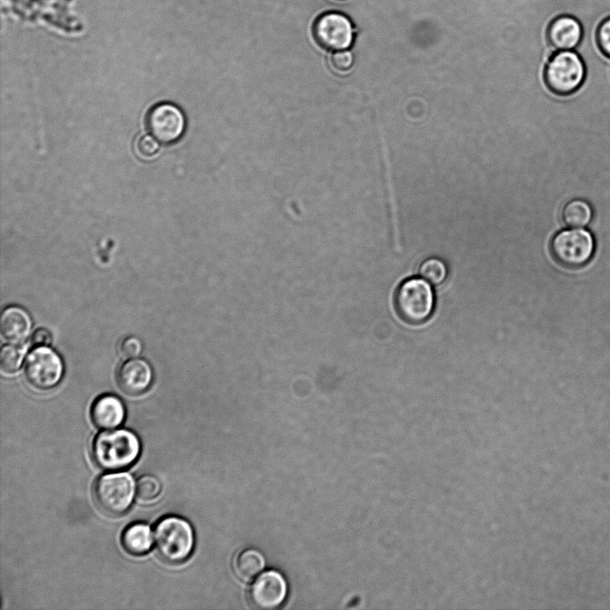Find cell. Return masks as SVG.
Wrapping results in <instances>:
<instances>
[{
	"mask_svg": "<svg viewBox=\"0 0 610 610\" xmlns=\"http://www.w3.org/2000/svg\"><path fill=\"white\" fill-rule=\"evenodd\" d=\"M140 453V442L130 430L118 429L99 433L93 443L95 463L102 469L117 471L133 464Z\"/></svg>",
	"mask_w": 610,
	"mask_h": 610,
	"instance_id": "6da1fadb",
	"label": "cell"
},
{
	"mask_svg": "<svg viewBox=\"0 0 610 610\" xmlns=\"http://www.w3.org/2000/svg\"><path fill=\"white\" fill-rule=\"evenodd\" d=\"M586 71V63L576 50L555 51L545 65L544 81L554 94L569 96L581 87Z\"/></svg>",
	"mask_w": 610,
	"mask_h": 610,
	"instance_id": "7a4b0ae2",
	"label": "cell"
},
{
	"mask_svg": "<svg viewBox=\"0 0 610 610\" xmlns=\"http://www.w3.org/2000/svg\"><path fill=\"white\" fill-rule=\"evenodd\" d=\"M155 543L158 555L170 564L184 562L194 548L195 537L191 525L178 516H167L155 529Z\"/></svg>",
	"mask_w": 610,
	"mask_h": 610,
	"instance_id": "3957f363",
	"label": "cell"
},
{
	"mask_svg": "<svg viewBox=\"0 0 610 610\" xmlns=\"http://www.w3.org/2000/svg\"><path fill=\"white\" fill-rule=\"evenodd\" d=\"M394 305L403 321L410 324H420L427 321L434 310V291L426 280L410 278L397 288Z\"/></svg>",
	"mask_w": 610,
	"mask_h": 610,
	"instance_id": "277c9868",
	"label": "cell"
},
{
	"mask_svg": "<svg viewBox=\"0 0 610 610\" xmlns=\"http://www.w3.org/2000/svg\"><path fill=\"white\" fill-rule=\"evenodd\" d=\"M595 239L584 228H568L558 231L550 242V252L564 267L578 269L586 265L595 251Z\"/></svg>",
	"mask_w": 610,
	"mask_h": 610,
	"instance_id": "5b68a950",
	"label": "cell"
},
{
	"mask_svg": "<svg viewBox=\"0 0 610 610\" xmlns=\"http://www.w3.org/2000/svg\"><path fill=\"white\" fill-rule=\"evenodd\" d=\"M134 494V480L127 472L105 474L98 479L94 489L98 506L111 515L126 512L132 504Z\"/></svg>",
	"mask_w": 610,
	"mask_h": 610,
	"instance_id": "8992f818",
	"label": "cell"
},
{
	"mask_svg": "<svg viewBox=\"0 0 610 610\" xmlns=\"http://www.w3.org/2000/svg\"><path fill=\"white\" fill-rule=\"evenodd\" d=\"M23 372L30 386L39 390H48L60 382L63 374V363L54 350L40 346L27 355Z\"/></svg>",
	"mask_w": 610,
	"mask_h": 610,
	"instance_id": "52a82bcc",
	"label": "cell"
},
{
	"mask_svg": "<svg viewBox=\"0 0 610 610\" xmlns=\"http://www.w3.org/2000/svg\"><path fill=\"white\" fill-rule=\"evenodd\" d=\"M350 19L338 12L320 15L313 23V34L319 46L330 51L347 50L354 40Z\"/></svg>",
	"mask_w": 610,
	"mask_h": 610,
	"instance_id": "ba28073f",
	"label": "cell"
},
{
	"mask_svg": "<svg viewBox=\"0 0 610 610\" xmlns=\"http://www.w3.org/2000/svg\"><path fill=\"white\" fill-rule=\"evenodd\" d=\"M146 125L155 138L168 145L181 138L186 128V119L177 105L163 102L156 104L149 110Z\"/></svg>",
	"mask_w": 610,
	"mask_h": 610,
	"instance_id": "9c48e42d",
	"label": "cell"
},
{
	"mask_svg": "<svg viewBox=\"0 0 610 610\" xmlns=\"http://www.w3.org/2000/svg\"><path fill=\"white\" fill-rule=\"evenodd\" d=\"M288 584L281 573L269 570L260 574L250 585L247 600L252 608L272 610L286 600Z\"/></svg>",
	"mask_w": 610,
	"mask_h": 610,
	"instance_id": "30bf717a",
	"label": "cell"
},
{
	"mask_svg": "<svg viewBox=\"0 0 610 610\" xmlns=\"http://www.w3.org/2000/svg\"><path fill=\"white\" fill-rule=\"evenodd\" d=\"M153 377V370L148 362L136 357L120 366L116 373V384L124 394L138 396L149 389Z\"/></svg>",
	"mask_w": 610,
	"mask_h": 610,
	"instance_id": "8fae6325",
	"label": "cell"
},
{
	"mask_svg": "<svg viewBox=\"0 0 610 610\" xmlns=\"http://www.w3.org/2000/svg\"><path fill=\"white\" fill-rule=\"evenodd\" d=\"M547 36L554 51L575 50L582 40L583 29L578 19L563 14L549 23Z\"/></svg>",
	"mask_w": 610,
	"mask_h": 610,
	"instance_id": "7c38bea8",
	"label": "cell"
},
{
	"mask_svg": "<svg viewBox=\"0 0 610 610\" xmlns=\"http://www.w3.org/2000/svg\"><path fill=\"white\" fill-rule=\"evenodd\" d=\"M32 322L29 313L19 305L5 307L0 316L2 337L12 343L23 341L30 333Z\"/></svg>",
	"mask_w": 610,
	"mask_h": 610,
	"instance_id": "4fadbf2b",
	"label": "cell"
},
{
	"mask_svg": "<svg viewBox=\"0 0 610 610\" xmlns=\"http://www.w3.org/2000/svg\"><path fill=\"white\" fill-rule=\"evenodd\" d=\"M91 418L101 429H113L122 423L125 407L121 400L113 395L97 397L91 407Z\"/></svg>",
	"mask_w": 610,
	"mask_h": 610,
	"instance_id": "5bb4252c",
	"label": "cell"
},
{
	"mask_svg": "<svg viewBox=\"0 0 610 610\" xmlns=\"http://www.w3.org/2000/svg\"><path fill=\"white\" fill-rule=\"evenodd\" d=\"M121 542L127 552L134 556H141L151 548L152 531L146 523H132L124 530Z\"/></svg>",
	"mask_w": 610,
	"mask_h": 610,
	"instance_id": "9a60e30c",
	"label": "cell"
},
{
	"mask_svg": "<svg viewBox=\"0 0 610 610\" xmlns=\"http://www.w3.org/2000/svg\"><path fill=\"white\" fill-rule=\"evenodd\" d=\"M264 566L263 556L255 548L242 550L234 561V571L237 576L246 581H250L256 577Z\"/></svg>",
	"mask_w": 610,
	"mask_h": 610,
	"instance_id": "2e32d148",
	"label": "cell"
},
{
	"mask_svg": "<svg viewBox=\"0 0 610 610\" xmlns=\"http://www.w3.org/2000/svg\"><path fill=\"white\" fill-rule=\"evenodd\" d=\"M593 218L591 205L584 199L574 198L564 205L561 219L568 228H584Z\"/></svg>",
	"mask_w": 610,
	"mask_h": 610,
	"instance_id": "e0dca14e",
	"label": "cell"
},
{
	"mask_svg": "<svg viewBox=\"0 0 610 610\" xmlns=\"http://www.w3.org/2000/svg\"><path fill=\"white\" fill-rule=\"evenodd\" d=\"M25 349L17 343L7 344L0 350V369L5 374L16 372L21 366Z\"/></svg>",
	"mask_w": 610,
	"mask_h": 610,
	"instance_id": "ac0fdd59",
	"label": "cell"
},
{
	"mask_svg": "<svg viewBox=\"0 0 610 610\" xmlns=\"http://www.w3.org/2000/svg\"><path fill=\"white\" fill-rule=\"evenodd\" d=\"M419 274L428 282L437 286L446 280L447 268L441 259L430 257L421 263Z\"/></svg>",
	"mask_w": 610,
	"mask_h": 610,
	"instance_id": "d6986e66",
	"label": "cell"
},
{
	"mask_svg": "<svg viewBox=\"0 0 610 610\" xmlns=\"http://www.w3.org/2000/svg\"><path fill=\"white\" fill-rule=\"evenodd\" d=\"M136 489L140 499L152 500L159 495L161 484L155 477L144 475L138 479Z\"/></svg>",
	"mask_w": 610,
	"mask_h": 610,
	"instance_id": "ffe728a7",
	"label": "cell"
},
{
	"mask_svg": "<svg viewBox=\"0 0 610 610\" xmlns=\"http://www.w3.org/2000/svg\"><path fill=\"white\" fill-rule=\"evenodd\" d=\"M597 46L601 54L610 60V16L603 19L595 33Z\"/></svg>",
	"mask_w": 610,
	"mask_h": 610,
	"instance_id": "44dd1931",
	"label": "cell"
},
{
	"mask_svg": "<svg viewBox=\"0 0 610 610\" xmlns=\"http://www.w3.org/2000/svg\"><path fill=\"white\" fill-rule=\"evenodd\" d=\"M158 142L152 135H143L136 141V152L142 159H152L159 151Z\"/></svg>",
	"mask_w": 610,
	"mask_h": 610,
	"instance_id": "7402d4cb",
	"label": "cell"
},
{
	"mask_svg": "<svg viewBox=\"0 0 610 610\" xmlns=\"http://www.w3.org/2000/svg\"><path fill=\"white\" fill-rule=\"evenodd\" d=\"M143 346L137 337L124 338L119 344V352L122 357L131 359L138 357L142 351Z\"/></svg>",
	"mask_w": 610,
	"mask_h": 610,
	"instance_id": "603a6c76",
	"label": "cell"
},
{
	"mask_svg": "<svg viewBox=\"0 0 610 610\" xmlns=\"http://www.w3.org/2000/svg\"><path fill=\"white\" fill-rule=\"evenodd\" d=\"M332 68L338 72H347L353 66L354 56L348 50L336 51L330 57Z\"/></svg>",
	"mask_w": 610,
	"mask_h": 610,
	"instance_id": "cb8c5ba5",
	"label": "cell"
},
{
	"mask_svg": "<svg viewBox=\"0 0 610 610\" xmlns=\"http://www.w3.org/2000/svg\"><path fill=\"white\" fill-rule=\"evenodd\" d=\"M31 342L35 346H47L51 343V333L46 329H38L31 337Z\"/></svg>",
	"mask_w": 610,
	"mask_h": 610,
	"instance_id": "d4e9b609",
	"label": "cell"
}]
</instances>
